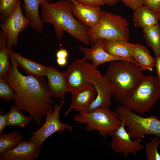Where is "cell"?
Returning <instances> with one entry per match:
<instances>
[{"label":"cell","mask_w":160,"mask_h":160,"mask_svg":"<svg viewBox=\"0 0 160 160\" xmlns=\"http://www.w3.org/2000/svg\"><path fill=\"white\" fill-rule=\"evenodd\" d=\"M10 55L12 68L2 77L15 92L14 105L23 111L28 112L37 124L41 125L43 118L52 108L55 103L53 97L43 77L23 75L19 72L16 62Z\"/></svg>","instance_id":"1"},{"label":"cell","mask_w":160,"mask_h":160,"mask_svg":"<svg viewBox=\"0 0 160 160\" xmlns=\"http://www.w3.org/2000/svg\"><path fill=\"white\" fill-rule=\"evenodd\" d=\"M73 2L62 0L56 2H45L40 5L41 18L45 23L53 25L56 38H63L64 31L86 45L91 41L87 33L89 28L80 23L74 16Z\"/></svg>","instance_id":"2"},{"label":"cell","mask_w":160,"mask_h":160,"mask_svg":"<svg viewBox=\"0 0 160 160\" xmlns=\"http://www.w3.org/2000/svg\"><path fill=\"white\" fill-rule=\"evenodd\" d=\"M142 70L135 64L118 60L110 62L104 76L112 85L113 96L120 105L143 78Z\"/></svg>","instance_id":"3"},{"label":"cell","mask_w":160,"mask_h":160,"mask_svg":"<svg viewBox=\"0 0 160 160\" xmlns=\"http://www.w3.org/2000/svg\"><path fill=\"white\" fill-rule=\"evenodd\" d=\"M160 98V83L156 76L144 75L121 105L142 115L149 111Z\"/></svg>","instance_id":"4"},{"label":"cell","mask_w":160,"mask_h":160,"mask_svg":"<svg viewBox=\"0 0 160 160\" xmlns=\"http://www.w3.org/2000/svg\"><path fill=\"white\" fill-rule=\"evenodd\" d=\"M129 22L120 15L102 11L100 21L95 27L87 31L91 42L93 44L98 39L110 41L129 40Z\"/></svg>","instance_id":"5"},{"label":"cell","mask_w":160,"mask_h":160,"mask_svg":"<svg viewBox=\"0 0 160 160\" xmlns=\"http://www.w3.org/2000/svg\"><path fill=\"white\" fill-rule=\"evenodd\" d=\"M73 120L85 124L87 131L97 130L104 139L108 135L112 136L122 121L116 111H112L108 108H98L89 112H79Z\"/></svg>","instance_id":"6"},{"label":"cell","mask_w":160,"mask_h":160,"mask_svg":"<svg viewBox=\"0 0 160 160\" xmlns=\"http://www.w3.org/2000/svg\"><path fill=\"white\" fill-rule=\"evenodd\" d=\"M116 111L132 140L143 139L148 135L160 137V120L155 115L143 117L122 105L117 106Z\"/></svg>","instance_id":"7"},{"label":"cell","mask_w":160,"mask_h":160,"mask_svg":"<svg viewBox=\"0 0 160 160\" xmlns=\"http://www.w3.org/2000/svg\"><path fill=\"white\" fill-rule=\"evenodd\" d=\"M65 73L68 83V92L71 94L92 84V81L102 75L97 68L82 58L73 62Z\"/></svg>","instance_id":"8"},{"label":"cell","mask_w":160,"mask_h":160,"mask_svg":"<svg viewBox=\"0 0 160 160\" xmlns=\"http://www.w3.org/2000/svg\"><path fill=\"white\" fill-rule=\"evenodd\" d=\"M65 103L62 100L60 104H55L54 110L50 109L47 113L44 123L37 130L31 133V136L28 140L41 148L43 143L48 137L53 134L62 133L65 130H73L71 126L68 123L61 122L59 118L60 113L63 105Z\"/></svg>","instance_id":"9"},{"label":"cell","mask_w":160,"mask_h":160,"mask_svg":"<svg viewBox=\"0 0 160 160\" xmlns=\"http://www.w3.org/2000/svg\"><path fill=\"white\" fill-rule=\"evenodd\" d=\"M1 22V30L7 38V46L11 49L17 44L20 32L29 25L28 19L23 13L20 0L14 10Z\"/></svg>","instance_id":"10"},{"label":"cell","mask_w":160,"mask_h":160,"mask_svg":"<svg viewBox=\"0 0 160 160\" xmlns=\"http://www.w3.org/2000/svg\"><path fill=\"white\" fill-rule=\"evenodd\" d=\"M121 121L120 126L112 135L110 145L115 153L122 154L127 159L130 153L136 155L137 152L144 148V145L142 143L143 138L131 139L126 129L124 121Z\"/></svg>","instance_id":"11"},{"label":"cell","mask_w":160,"mask_h":160,"mask_svg":"<svg viewBox=\"0 0 160 160\" xmlns=\"http://www.w3.org/2000/svg\"><path fill=\"white\" fill-rule=\"evenodd\" d=\"M92 83L96 90V97L91 104L81 112H89L98 108H109L111 105L114 90L110 82L101 75L95 78Z\"/></svg>","instance_id":"12"},{"label":"cell","mask_w":160,"mask_h":160,"mask_svg":"<svg viewBox=\"0 0 160 160\" xmlns=\"http://www.w3.org/2000/svg\"><path fill=\"white\" fill-rule=\"evenodd\" d=\"M104 40L98 39L91 48L79 45V49L84 55L82 58L86 61H90L92 65L96 68L102 64L114 61L124 60L131 62L129 60L112 55L106 52L103 48Z\"/></svg>","instance_id":"13"},{"label":"cell","mask_w":160,"mask_h":160,"mask_svg":"<svg viewBox=\"0 0 160 160\" xmlns=\"http://www.w3.org/2000/svg\"><path fill=\"white\" fill-rule=\"evenodd\" d=\"M102 10L100 6L83 4L73 2V14L80 23L90 28L96 26L101 18Z\"/></svg>","instance_id":"14"},{"label":"cell","mask_w":160,"mask_h":160,"mask_svg":"<svg viewBox=\"0 0 160 160\" xmlns=\"http://www.w3.org/2000/svg\"><path fill=\"white\" fill-rule=\"evenodd\" d=\"M41 148L34 143L24 140L14 148L0 154V160H33L38 157Z\"/></svg>","instance_id":"15"},{"label":"cell","mask_w":160,"mask_h":160,"mask_svg":"<svg viewBox=\"0 0 160 160\" xmlns=\"http://www.w3.org/2000/svg\"><path fill=\"white\" fill-rule=\"evenodd\" d=\"M47 79V85L53 97L64 100L66 92H68L67 79L65 73H63L53 66L47 67L46 76Z\"/></svg>","instance_id":"16"},{"label":"cell","mask_w":160,"mask_h":160,"mask_svg":"<svg viewBox=\"0 0 160 160\" xmlns=\"http://www.w3.org/2000/svg\"><path fill=\"white\" fill-rule=\"evenodd\" d=\"M72 95L70 105L64 114L65 116H68L73 110L79 113L82 111L94 100L96 96V91L92 84Z\"/></svg>","instance_id":"17"},{"label":"cell","mask_w":160,"mask_h":160,"mask_svg":"<svg viewBox=\"0 0 160 160\" xmlns=\"http://www.w3.org/2000/svg\"><path fill=\"white\" fill-rule=\"evenodd\" d=\"M51 0H23L25 16L29 20V25L36 32H42L44 23L39 16V8L41 4Z\"/></svg>","instance_id":"18"},{"label":"cell","mask_w":160,"mask_h":160,"mask_svg":"<svg viewBox=\"0 0 160 160\" xmlns=\"http://www.w3.org/2000/svg\"><path fill=\"white\" fill-rule=\"evenodd\" d=\"M134 45V44L129 43L127 41H110L104 40L103 48L109 54L127 59L131 62L136 64L132 55Z\"/></svg>","instance_id":"19"},{"label":"cell","mask_w":160,"mask_h":160,"mask_svg":"<svg viewBox=\"0 0 160 160\" xmlns=\"http://www.w3.org/2000/svg\"><path fill=\"white\" fill-rule=\"evenodd\" d=\"M133 21L135 26L143 29L159 24L157 14L143 5L134 10Z\"/></svg>","instance_id":"20"},{"label":"cell","mask_w":160,"mask_h":160,"mask_svg":"<svg viewBox=\"0 0 160 160\" xmlns=\"http://www.w3.org/2000/svg\"><path fill=\"white\" fill-rule=\"evenodd\" d=\"M9 52L17 66L26 72L27 75H32L40 77L46 76L47 67L26 58L20 54L13 52L9 49Z\"/></svg>","instance_id":"21"},{"label":"cell","mask_w":160,"mask_h":160,"mask_svg":"<svg viewBox=\"0 0 160 160\" xmlns=\"http://www.w3.org/2000/svg\"><path fill=\"white\" fill-rule=\"evenodd\" d=\"M132 55L136 64L142 71H153L156 58L152 56L145 46L138 44H135Z\"/></svg>","instance_id":"22"},{"label":"cell","mask_w":160,"mask_h":160,"mask_svg":"<svg viewBox=\"0 0 160 160\" xmlns=\"http://www.w3.org/2000/svg\"><path fill=\"white\" fill-rule=\"evenodd\" d=\"M146 44L151 48L156 57L160 55V26L159 24L143 29Z\"/></svg>","instance_id":"23"},{"label":"cell","mask_w":160,"mask_h":160,"mask_svg":"<svg viewBox=\"0 0 160 160\" xmlns=\"http://www.w3.org/2000/svg\"><path fill=\"white\" fill-rule=\"evenodd\" d=\"M24 139L20 132L12 131L7 133L0 134V154L14 148L24 141Z\"/></svg>","instance_id":"24"},{"label":"cell","mask_w":160,"mask_h":160,"mask_svg":"<svg viewBox=\"0 0 160 160\" xmlns=\"http://www.w3.org/2000/svg\"><path fill=\"white\" fill-rule=\"evenodd\" d=\"M23 111L14 105L12 106L7 113V126L24 128L27 126L33 118L30 116H24Z\"/></svg>","instance_id":"25"},{"label":"cell","mask_w":160,"mask_h":160,"mask_svg":"<svg viewBox=\"0 0 160 160\" xmlns=\"http://www.w3.org/2000/svg\"><path fill=\"white\" fill-rule=\"evenodd\" d=\"M9 49L7 45L0 46V77H3L12 68Z\"/></svg>","instance_id":"26"},{"label":"cell","mask_w":160,"mask_h":160,"mask_svg":"<svg viewBox=\"0 0 160 160\" xmlns=\"http://www.w3.org/2000/svg\"><path fill=\"white\" fill-rule=\"evenodd\" d=\"M160 145V137L156 136L151 139L150 142L145 146V151L147 160H160V154L158 151Z\"/></svg>","instance_id":"27"},{"label":"cell","mask_w":160,"mask_h":160,"mask_svg":"<svg viewBox=\"0 0 160 160\" xmlns=\"http://www.w3.org/2000/svg\"><path fill=\"white\" fill-rule=\"evenodd\" d=\"M16 93L3 77H0V97L7 102L14 99Z\"/></svg>","instance_id":"28"},{"label":"cell","mask_w":160,"mask_h":160,"mask_svg":"<svg viewBox=\"0 0 160 160\" xmlns=\"http://www.w3.org/2000/svg\"><path fill=\"white\" fill-rule=\"evenodd\" d=\"M20 0H0V20H3L14 10Z\"/></svg>","instance_id":"29"},{"label":"cell","mask_w":160,"mask_h":160,"mask_svg":"<svg viewBox=\"0 0 160 160\" xmlns=\"http://www.w3.org/2000/svg\"><path fill=\"white\" fill-rule=\"evenodd\" d=\"M144 5L156 14L160 13V0H144Z\"/></svg>","instance_id":"30"},{"label":"cell","mask_w":160,"mask_h":160,"mask_svg":"<svg viewBox=\"0 0 160 160\" xmlns=\"http://www.w3.org/2000/svg\"><path fill=\"white\" fill-rule=\"evenodd\" d=\"M127 7L135 10L144 5V0H119Z\"/></svg>","instance_id":"31"},{"label":"cell","mask_w":160,"mask_h":160,"mask_svg":"<svg viewBox=\"0 0 160 160\" xmlns=\"http://www.w3.org/2000/svg\"><path fill=\"white\" fill-rule=\"evenodd\" d=\"M79 3L85 5L104 6L106 4L103 0H75Z\"/></svg>","instance_id":"32"},{"label":"cell","mask_w":160,"mask_h":160,"mask_svg":"<svg viewBox=\"0 0 160 160\" xmlns=\"http://www.w3.org/2000/svg\"><path fill=\"white\" fill-rule=\"evenodd\" d=\"M3 111L0 110V134L3 133L4 128L7 126V113L3 114Z\"/></svg>","instance_id":"33"},{"label":"cell","mask_w":160,"mask_h":160,"mask_svg":"<svg viewBox=\"0 0 160 160\" xmlns=\"http://www.w3.org/2000/svg\"><path fill=\"white\" fill-rule=\"evenodd\" d=\"M155 66L156 70V77L160 83V55L155 57Z\"/></svg>","instance_id":"34"},{"label":"cell","mask_w":160,"mask_h":160,"mask_svg":"<svg viewBox=\"0 0 160 160\" xmlns=\"http://www.w3.org/2000/svg\"><path fill=\"white\" fill-rule=\"evenodd\" d=\"M68 52L66 49H61L57 51L56 56L57 58H67L68 56Z\"/></svg>","instance_id":"35"},{"label":"cell","mask_w":160,"mask_h":160,"mask_svg":"<svg viewBox=\"0 0 160 160\" xmlns=\"http://www.w3.org/2000/svg\"><path fill=\"white\" fill-rule=\"evenodd\" d=\"M7 35L2 31L0 32V46L7 45Z\"/></svg>","instance_id":"36"},{"label":"cell","mask_w":160,"mask_h":160,"mask_svg":"<svg viewBox=\"0 0 160 160\" xmlns=\"http://www.w3.org/2000/svg\"><path fill=\"white\" fill-rule=\"evenodd\" d=\"M56 61L57 64L60 66H65L67 65V58H57Z\"/></svg>","instance_id":"37"},{"label":"cell","mask_w":160,"mask_h":160,"mask_svg":"<svg viewBox=\"0 0 160 160\" xmlns=\"http://www.w3.org/2000/svg\"><path fill=\"white\" fill-rule=\"evenodd\" d=\"M106 4L110 6H114L115 5L119 0H103Z\"/></svg>","instance_id":"38"},{"label":"cell","mask_w":160,"mask_h":160,"mask_svg":"<svg viewBox=\"0 0 160 160\" xmlns=\"http://www.w3.org/2000/svg\"><path fill=\"white\" fill-rule=\"evenodd\" d=\"M157 14V16L159 19V20H160V13L159 14Z\"/></svg>","instance_id":"39"},{"label":"cell","mask_w":160,"mask_h":160,"mask_svg":"<svg viewBox=\"0 0 160 160\" xmlns=\"http://www.w3.org/2000/svg\"><path fill=\"white\" fill-rule=\"evenodd\" d=\"M71 0V1H73V2H76L75 0Z\"/></svg>","instance_id":"40"}]
</instances>
